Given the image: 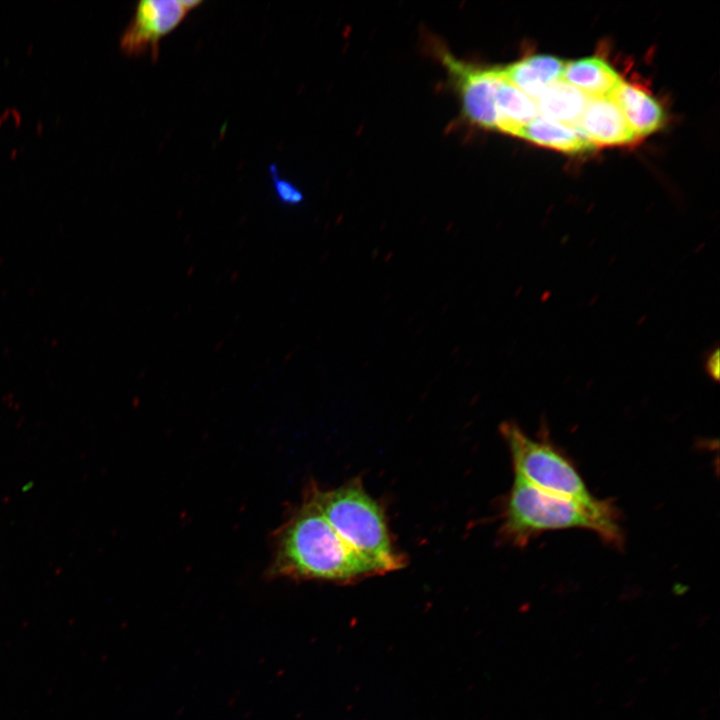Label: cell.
<instances>
[{
  "mask_svg": "<svg viewBox=\"0 0 720 720\" xmlns=\"http://www.w3.org/2000/svg\"><path fill=\"white\" fill-rule=\"evenodd\" d=\"M375 575H380L376 568L337 534L306 494L273 534L270 578L350 584Z\"/></svg>",
  "mask_w": 720,
  "mask_h": 720,
  "instance_id": "6da1fadb",
  "label": "cell"
},
{
  "mask_svg": "<svg viewBox=\"0 0 720 720\" xmlns=\"http://www.w3.org/2000/svg\"><path fill=\"white\" fill-rule=\"evenodd\" d=\"M500 538L523 547L548 531L584 529L615 547L623 532L615 506L607 500L581 502L541 491L514 476L501 513Z\"/></svg>",
  "mask_w": 720,
  "mask_h": 720,
  "instance_id": "7a4b0ae2",
  "label": "cell"
},
{
  "mask_svg": "<svg viewBox=\"0 0 720 720\" xmlns=\"http://www.w3.org/2000/svg\"><path fill=\"white\" fill-rule=\"evenodd\" d=\"M305 494L337 534L380 575L406 566V557L393 542L382 505L368 494L361 480L328 490L311 484Z\"/></svg>",
  "mask_w": 720,
  "mask_h": 720,
  "instance_id": "3957f363",
  "label": "cell"
},
{
  "mask_svg": "<svg viewBox=\"0 0 720 720\" xmlns=\"http://www.w3.org/2000/svg\"><path fill=\"white\" fill-rule=\"evenodd\" d=\"M500 433L509 449L515 476L552 495L581 502L597 499L574 464L550 440L532 438L514 422H504Z\"/></svg>",
  "mask_w": 720,
  "mask_h": 720,
  "instance_id": "277c9868",
  "label": "cell"
},
{
  "mask_svg": "<svg viewBox=\"0 0 720 720\" xmlns=\"http://www.w3.org/2000/svg\"><path fill=\"white\" fill-rule=\"evenodd\" d=\"M439 55L460 97L463 119L481 129L497 130L495 96L502 79L499 67H481L458 59L447 50Z\"/></svg>",
  "mask_w": 720,
  "mask_h": 720,
  "instance_id": "5b68a950",
  "label": "cell"
},
{
  "mask_svg": "<svg viewBox=\"0 0 720 720\" xmlns=\"http://www.w3.org/2000/svg\"><path fill=\"white\" fill-rule=\"evenodd\" d=\"M197 0H142L121 36L120 48L128 56L149 54L153 61L159 56L160 40L172 32L199 6Z\"/></svg>",
  "mask_w": 720,
  "mask_h": 720,
  "instance_id": "8992f818",
  "label": "cell"
},
{
  "mask_svg": "<svg viewBox=\"0 0 720 720\" xmlns=\"http://www.w3.org/2000/svg\"><path fill=\"white\" fill-rule=\"evenodd\" d=\"M573 128L594 147L628 145L638 141L610 96L589 97Z\"/></svg>",
  "mask_w": 720,
  "mask_h": 720,
  "instance_id": "52a82bcc",
  "label": "cell"
},
{
  "mask_svg": "<svg viewBox=\"0 0 720 720\" xmlns=\"http://www.w3.org/2000/svg\"><path fill=\"white\" fill-rule=\"evenodd\" d=\"M620 108L636 138L648 136L665 124V112L644 88L623 80L609 95Z\"/></svg>",
  "mask_w": 720,
  "mask_h": 720,
  "instance_id": "ba28073f",
  "label": "cell"
},
{
  "mask_svg": "<svg viewBox=\"0 0 720 720\" xmlns=\"http://www.w3.org/2000/svg\"><path fill=\"white\" fill-rule=\"evenodd\" d=\"M566 62L550 55H533L499 67L500 75L533 100L553 82L560 80Z\"/></svg>",
  "mask_w": 720,
  "mask_h": 720,
  "instance_id": "9c48e42d",
  "label": "cell"
},
{
  "mask_svg": "<svg viewBox=\"0 0 720 720\" xmlns=\"http://www.w3.org/2000/svg\"><path fill=\"white\" fill-rule=\"evenodd\" d=\"M515 136L565 153H586L595 148L572 126L540 115L520 128Z\"/></svg>",
  "mask_w": 720,
  "mask_h": 720,
  "instance_id": "30bf717a",
  "label": "cell"
},
{
  "mask_svg": "<svg viewBox=\"0 0 720 720\" xmlns=\"http://www.w3.org/2000/svg\"><path fill=\"white\" fill-rule=\"evenodd\" d=\"M561 80L589 97L609 96L622 80L616 70L601 57L567 62Z\"/></svg>",
  "mask_w": 720,
  "mask_h": 720,
  "instance_id": "8fae6325",
  "label": "cell"
},
{
  "mask_svg": "<svg viewBox=\"0 0 720 720\" xmlns=\"http://www.w3.org/2000/svg\"><path fill=\"white\" fill-rule=\"evenodd\" d=\"M589 96L575 86L557 80L547 86L535 99L538 114L545 118L574 126L580 119Z\"/></svg>",
  "mask_w": 720,
  "mask_h": 720,
  "instance_id": "7c38bea8",
  "label": "cell"
},
{
  "mask_svg": "<svg viewBox=\"0 0 720 720\" xmlns=\"http://www.w3.org/2000/svg\"><path fill=\"white\" fill-rule=\"evenodd\" d=\"M495 103L497 130L508 135L515 136L520 128L539 115L535 100L503 78L497 86Z\"/></svg>",
  "mask_w": 720,
  "mask_h": 720,
  "instance_id": "4fadbf2b",
  "label": "cell"
},
{
  "mask_svg": "<svg viewBox=\"0 0 720 720\" xmlns=\"http://www.w3.org/2000/svg\"><path fill=\"white\" fill-rule=\"evenodd\" d=\"M268 170L275 196L280 203L286 206H296L303 202L302 191L293 182L281 177L275 164H270Z\"/></svg>",
  "mask_w": 720,
  "mask_h": 720,
  "instance_id": "5bb4252c",
  "label": "cell"
},
{
  "mask_svg": "<svg viewBox=\"0 0 720 720\" xmlns=\"http://www.w3.org/2000/svg\"><path fill=\"white\" fill-rule=\"evenodd\" d=\"M705 371L715 381L719 380L720 376V351L718 347H715L706 357Z\"/></svg>",
  "mask_w": 720,
  "mask_h": 720,
  "instance_id": "9a60e30c",
  "label": "cell"
},
{
  "mask_svg": "<svg viewBox=\"0 0 720 720\" xmlns=\"http://www.w3.org/2000/svg\"><path fill=\"white\" fill-rule=\"evenodd\" d=\"M637 698H638L637 696H633L629 701H627V702H625V703L623 704V707H624V708H630V707H632V706L635 704Z\"/></svg>",
  "mask_w": 720,
  "mask_h": 720,
  "instance_id": "2e32d148",
  "label": "cell"
},
{
  "mask_svg": "<svg viewBox=\"0 0 720 720\" xmlns=\"http://www.w3.org/2000/svg\"><path fill=\"white\" fill-rule=\"evenodd\" d=\"M646 680H647V678L639 679V680L637 681V683H638V684H642V683L646 682Z\"/></svg>",
  "mask_w": 720,
  "mask_h": 720,
  "instance_id": "e0dca14e",
  "label": "cell"
}]
</instances>
